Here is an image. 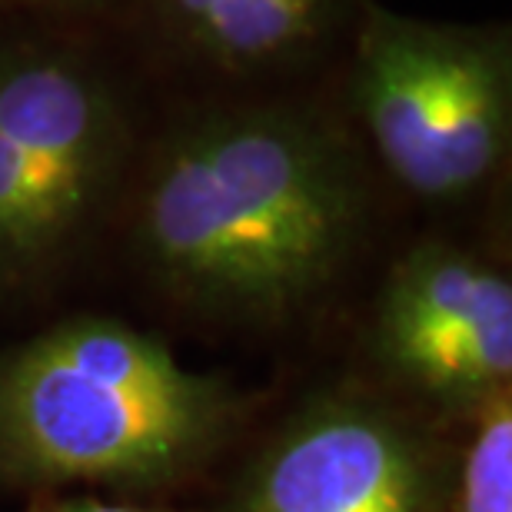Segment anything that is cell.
<instances>
[{
	"mask_svg": "<svg viewBox=\"0 0 512 512\" xmlns=\"http://www.w3.org/2000/svg\"><path fill=\"white\" fill-rule=\"evenodd\" d=\"M366 0H120L104 30L160 100L333 77Z\"/></svg>",
	"mask_w": 512,
	"mask_h": 512,
	"instance_id": "cell-5",
	"label": "cell"
},
{
	"mask_svg": "<svg viewBox=\"0 0 512 512\" xmlns=\"http://www.w3.org/2000/svg\"><path fill=\"white\" fill-rule=\"evenodd\" d=\"M44 512H140V509L117 506V503H104V499H70V503L50 506Z\"/></svg>",
	"mask_w": 512,
	"mask_h": 512,
	"instance_id": "cell-10",
	"label": "cell"
},
{
	"mask_svg": "<svg viewBox=\"0 0 512 512\" xmlns=\"http://www.w3.org/2000/svg\"><path fill=\"white\" fill-rule=\"evenodd\" d=\"M117 7L120 0H0V14H24V17L97 24V27H104Z\"/></svg>",
	"mask_w": 512,
	"mask_h": 512,
	"instance_id": "cell-9",
	"label": "cell"
},
{
	"mask_svg": "<svg viewBox=\"0 0 512 512\" xmlns=\"http://www.w3.org/2000/svg\"><path fill=\"white\" fill-rule=\"evenodd\" d=\"M157 110L120 200L153 290L203 320L250 326L323 303L366 240L376 177L333 77Z\"/></svg>",
	"mask_w": 512,
	"mask_h": 512,
	"instance_id": "cell-1",
	"label": "cell"
},
{
	"mask_svg": "<svg viewBox=\"0 0 512 512\" xmlns=\"http://www.w3.org/2000/svg\"><path fill=\"white\" fill-rule=\"evenodd\" d=\"M456 512H512V389L476 409L459 469Z\"/></svg>",
	"mask_w": 512,
	"mask_h": 512,
	"instance_id": "cell-8",
	"label": "cell"
},
{
	"mask_svg": "<svg viewBox=\"0 0 512 512\" xmlns=\"http://www.w3.org/2000/svg\"><path fill=\"white\" fill-rule=\"evenodd\" d=\"M240 396L160 336L80 313L0 353V479L163 486L227 443Z\"/></svg>",
	"mask_w": 512,
	"mask_h": 512,
	"instance_id": "cell-2",
	"label": "cell"
},
{
	"mask_svg": "<svg viewBox=\"0 0 512 512\" xmlns=\"http://www.w3.org/2000/svg\"><path fill=\"white\" fill-rule=\"evenodd\" d=\"M233 512H439V489L403 419L363 396H323L256 453Z\"/></svg>",
	"mask_w": 512,
	"mask_h": 512,
	"instance_id": "cell-7",
	"label": "cell"
},
{
	"mask_svg": "<svg viewBox=\"0 0 512 512\" xmlns=\"http://www.w3.org/2000/svg\"><path fill=\"white\" fill-rule=\"evenodd\" d=\"M370 350L399 386L479 409L512 386L509 270L453 240L409 247L376 293Z\"/></svg>",
	"mask_w": 512,
	"mask_h": 512,
	"instance_id": "cell-6",
	"label": "cell"
},
{
	"mask_svg": "<svg viewBox=\"0 0 512 512\" xmlns=\"http://www.w3.org/2000/svg\"><path fill=\"white\" fill-rule=\"evenodd\" d=\"M150 114L104 27L0 14V296L57 276L120 210Z\"/></svg>",
	"mask_w": 512,
	"mask_h": 512,
	"instance_id": "cell-3",
	"label": "cell"
},
{
	"mask_svg": "<svg viewBox=\"0 0 512 512\" xmlns=\"http://www.w3.org/2000/svg\"><path fill=\"white\" fill-rule=\"evenodd\" d=\"M333 94L370 167L426 207L499 187L512 157V30L366 0Z\"/></svg>",
	"mask_w": 512,
	"mask_h": 512,
	"instance_id": "cell-4",
	"label": "cell"
}]
</instances>
